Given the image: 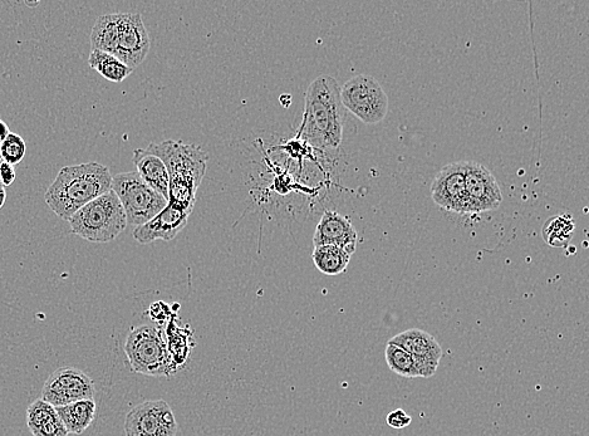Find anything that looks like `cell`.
Here are the masks:
<instances>
[{
  "instance_id": "cell-26",
  "label": "cell",
  "mask_w": 589,
  "mask_h": 436,
  "mask_svg": "<svg viewBox=\"0 0 589 436\" xmlns=\"http://www.w3.org/2000/svg\"><path fill=\"white\" fill-rule=\"evenodd\" d=\"M16 178L17 174L14 166L4 163L3 161L2 165H0V181H2L4 188H6V186H11L14 181H16Z\"/></svg>"
},
{
  "instance_id": "cell-10",
  "label": "cell",
  "mask_w": 589,
  "mask_h": 436,
  "mask_svg": "<svg viewBox=\"0 0 589 436\" xmlns=\"http://www.w3.org/2000/svg\"><path fill=\"white\" fill-rule=\"evenodd\" d=\"M469 214L492 212L503 203L502 189L492 171L475 161H464Z\"/></svg>"
},
{
  "instance_id": "cell-1",
  "label": "cell",
  "mask_w": 589,
  "mask_h": 436,
  "mask_svg": "<svg viewBox=\"0 0 589 436\" xmlns=\"http://www.w3.org/2000/svg\"><path fill=\"white\" fill-rule=\"evenodd\" d=\"M345 107L341 102V87L335 78L319 76L307 88L304 112L298 139L313 148L335 150L343 139Z\"/></svg>"
},
{
  "instance_id": "cell-8",
  "label": "cell",
  "mask_w": 589,
  "mask_h": 436,
  "mask_svg": "<svg viewBox=\"0 0 589 436\" xmlns=\"http://www.w3.org/2000/svg\"><path fill=\"white\" fill-rule=\"evenodd\" d=\"M124 429L126 436H176L179 426L166 401L151 400L129 411Z\"/></svg>"
},
{
  "instance_id": "cell-21",
  "label": "cell",
  "mask_w": 589,
  "mask_h": 436,
  "mask_svg": "<svg viewBox=\"0 0 589 436\" xmlns=\"http://www.w3.org/2000/svg\"><path fill=\"white\" fill-rule=\"evenodd\" d=\"M88 65L92 70L100 73L103 78H106L107 81L117 83L125 81L134 72L132 68L126 66L116 56L101 51H91Z\"/></svg>"
},
{
  "instance_id": "cell-7",
  "label": "cell",
  "mask_w": 589,
  "mask_h": 436,
  "mask_svg": "<svg viewBox=\"0 0 589 436\" xmlns=\"http://www.w3.org/2000/svg\"><path fill=\"white\" fill-rule=\"evenodd\" d=\"M341 102L363 124L376 125L389 112V96L376 78L358 75L341 88Z\"/></svg>"
},
{
  "instance_id": "cell-3",
  "label": "cell",
  "mask_w": 589,
  "mask_h": 436,
  "mask_svg": "<svg viewBox=\"0 0 589 436\" xmlns=\"http://www.w3.org/2000/svg\"><path fill=\"white\" fill-rule=\"evenodd\" d=\"M73 234L92 243H109L124 232L127 218L114 191H107L73 214L70 220Z\"/></svg>"
},
{
  "instance_id": "cell-25",
  "label": "cell",
  "mask_w": 589,
  "mask_h": 436,
  "mask_svg": "<svg viewBox=\"0 0 589 436\" xmlns=\"http://www.w3.org/2000/svg\"><path fill=\"white\" fill-rule=\"evenodd\" d=\"M412 418L405 410L396 409L387 415L386 423L394 429H404L411 424Z\"/></svg>"
},
{
  "instance_id": "cell-2",
  "label": "cell",
  "mask_w": 589,
  "mask_h": 436,
  "mask_svg": "<svg viewBox=\"0 0 589 436\" xmlns=\"http://www.w3.org/2000/svg\"><path fill=\"white\" fill-rule=\"evenodd\" d=\"M111 186V171L105 165L86 163L66 166L49 186L44 200L58 218L68 222L78 210L110 191Z\"/></svg>"
},
{
  "instance_id": "cell-17",
  "label": "cell",
  "mask_w": 589,
  "mask_h": 436,
  "mask_svg": "<svg viewBox=\"0 0 589 436\" xmlns=\"http://www.w3.org/2000/svg\"><path fill=\"white\" fill-rule=\"evenodd\" d=\"M134 161L137 174L150 188L154 189L169 202V173L165 164L157 156L147 153L145 149L135 150Z\"/></svg>"
},
{
  "instance_id": "cell-4",
  "label": "cell",
  "mask_w": 589,
  "mask_h": 436,
  "mask_svg": "<svg viewBox=\"0 0 589 436\" xmlns=\"http://www.w3.org/2000/svg\"><path fill=\"white\" fill-rule=\"evenodd\" d=\"M125 354L131 370L136 374L163 377L176 372V364L170 355L164 333L154 326L132 328L126 338Z\"/></svg>"
},
{
  "instance_id": "cell-23",
  "label": "cell",
  "mask_w": 589,
  "mask_h": 436,
  "mask_svg": "<svg viewBox=\"0 0 589 436\" xmlns=\"http://www.w3.org/2000/svg\"><path fill=\"white\" fill-rule=\"evenodd\" d=\"M385 359L387 366L396 375L407 377V379H416L417 372L409 352L402 349V347L390 344L387 342L385 350Z\"/></svg>"
},
{
  "instance_id": "cell-30",
  "label": "cell",
  "mask_w": 589,
  "mask_h": 436,
  "mask_svg": "<svg viewBox=\"0 0 589 436\" xmlns=\"http://www.w3.org/2000/svg\"><path fill=\"white\" fill-rule=\"evenodd\" d=\"M3 163V159H2V155H0V165H2Z\"/></svg>"
},
{
  "instance_id": "cell-24",
  "label": "cell",
  "mask_w": 589,
  "mask_h": 436,
  "mask_svg": "<svg viewBox=\"0 0 589 436\" xmlns=\"http://www.w3.org/2000/svg\"><path fill=\"white\" fill-rule=\"evenodd\" d=\"M26 153V141L14 132H9L7 139L0 145V155H2L4 163L12 166L21 164Z\"/></svg>"
},
{
  "instance_id": "cell-9",
  "label": "cell",
  "mask_w": 589,
  "mask_h": 436,
  "mask_svg": "<svg viewBox=\"0 0 589 436\" xmlns=\"http://www.w3.org/2000/svg\"><path fill=\"white\" fill-rule=\"evenodd\" d=\"M95 394V384L91 377L72 366L57 369L42 387V400L55 408L93 399Z\"/></svg>"
},
{
  "instance_id": "cell-5",
  "label": "cell",
  "mask_w": 589,
  "mask_h": 436,
  "mask_svg": "<svg viewBox=\"0 0 589 436\" xmlns=\"http://www.w3.org/2000/svg\"><path fill=\"white\" fill-rule=\"evenodd\" d=\"M145 150L163 161L168 169L169 184H186L195 190L199 189L206 173L208 155L198 145L166 140L152 142Z\"/></svg>"
},
{
  "instance_id": "cell-11",
  "label": "cell",
  "mask_w": 589,
  "mask_h": 436,
  "mask_svg": "<svg viewBox=\"0 0 589 436\" xmlns=\"http://www.w3.org/2000/svg\"><path fill=\"white\" fill-rule=\"evenodd\" d=\"M389 342L409 352L414 360L417 376L427 379L438 371L443 349L429 332L411 328L392 337Z\"/></svg>"
},
{
  "instance_id": "cell-29",
  "label": "cell",
  "mask_w": 589,
  "mask_h": 436,
  "mask_svg": "<svg viewBox=\"0 0 589 436\" xmlns=\"http://www.w3.org/2000/svg\"><path fill=\"white\" fill-rule=\"evenodd\" d=\"M2 189H6V188H4L2 181H0V190H2Z\"/></svg>"
},
{
  "instance_id": "cell-19",
  "label": "cell",
  "mask_w": 589,
  "mask_h": 436,
  "mask_svg": "<svg viewBox=\"0 0 589 436\" xmlns=\"http://www.w3.org/2000/svg\"><path fill=\"white\" fill-rule=\"evenodd\" d=\"M120 13L107 14L97 18L91 33L92 51H101L114 55L119 37Z\"/></svg>"
},
{
  "instance_id": "cell-20",
  "label": "cell",
  "mask_w": 589,
  "mask_h": 436,
  "mask_svg": "<svg viewBox=\"0 0 589 436\" xmlns=\"http://www.w3.org/2000/svg\"><path fill=\"white\" fill-rule=\"evenodd\" d=\"M314 266L326 276H338L346 272L350 264V254L335 246L314 247L312 254Z\"/></svg>"
},
{
  "instance_id": "cell-6",
  "label": "cell",
  "mask_w": 589,
  "mask_h": 436,
  "mask_svg": "<svg viewBox=\"0 0 589 436\" xmlns=\"http://www.w3.org/2000/svg\"><path fill=\"white\" fill-rule=\"evenodd\" d=\"M111 190L125 210L127 224L136 227L149 222L169 204L163 195L142 180L137 171L112 176Z\"/></svg>"
},
{
  "instance_id": "cell-15",
  "label": "cell",
  "mask_w": 589,
  "mask_h": 436,
  "mask_svg": "<svg viewBox=\"0 0 589 436\" xmlns=\"http://www.w3.org/2000/svg\"><path fill=\"white\" fill-rule=\"evenodd\" d=\"M189 217V213L169 203L156 217L137 227L134 238L141 244H150L156 240L169 242L188 225Z\"/></svg>"
},
{
  "instance_id": "cell-14",
  "label": "cell",
  "mask_w": 589,
  "mask_h": 436,
  "mask_svg": "<svg viewBox=\"0 0 589 436\" xmlns=\"http://www.w3.org/2000/svg\"><path fill=\"white\" fill-rule=\"evenodd\" d=\"M357 230L351 220L335 210H326L313 235L314 247L335 246L352 256L357 247Z\"/></svg>"
},
{
  "instance_id": "cell-28",
  "label": "cell",
  "mask_w": 589,
  "mask_h": 436,
  "mask_svg": "<svg viewBox=\"0 0 589 436\" xmlns=\"http://www.w3.org/2000/svg\"><path fill=\"white\" fill-rule=\"evenodd\" d=\"M7 200V191L6 189H2L0 190V209L3 208L4 203H6Z\"/></svg>"
},
{
  "instance_id": "cell-27",
  "label": "cell",
  "mask_w": 589,
  "mask_h": 436,
  "mask_svg": "<svg viewBox=\"0 0 589 436\" xmlns=\"http://www.w3.org/2000/svg\"><path fill=\"white\" fill-rule=\"evenodd\" d=\"M9 132H11V130H9V127L6 124V122L0 120V145H2L4 140L7 139Z\"/></svg>"
},
{
  "instance_id": "cell-22",
  "label": "cell",
  "mask_w": 589,
  "mask_h": 436,
  "mask_svg": "<svg viewBox=\"0 0 589 436\" xmlns=\"http://www.w3.org/2000/svg\"><path fill=\"white\" fill-rule=\"evenodd\" d=\"M576 224L571 215H556L547 220L543 227V238L548 246L567 248L574 235Z\"/></svg>"
},
{
  "instance_id": "cell-13",
  "label": "cell",
  "mask_w": 589,
  "mask_h": 436,
  "mask_svg": "<svg viewBox=\"0 0 589 436\" xmlns=\"http://www.w3.org/2000/svg\"><path fill=\"white\" fill-rule=\"evenodd\" d=\"M431 198L448 212L469 214L464 161L446 165L439 171L431 185Z\"/></svg>"
},
{
  "instance_id": "cell-16",
  "label": "cell",
  "mask_w": 589,
  "mask_h": 436,
  "mask_svg": "<svg viewBox=\"0 0 589 436\" xmlns=\"http://www.w3.org/2000/svg\"><path fill=\"white\" fill-rule=\"evenodd\" d=\"M27 425L33 436H68V431L55 406L42 399L29 405Z\"/></svg>"
},
{
  "instance_id": "cell-12",
  "label": "cell",
  "mask_w": 589,
  "mask_h": 436,
  "mask_svg": "<svg viewBox=\"0 0 589 436\" xmlns=\"http://www.w3.org/2000/svg\"><path fill=\"white\" fill-rule=\"evenodd\" d=\"M149 33L139 13H120L119 37L115 56L135 70L150 51Z\"/></svg>"
},
{
  "instance_id": "cell-18",
  "label": "cell",
  "mask_w": 589,
  "mask_h": 436,
  "mask_svg": "<svg viewBox=\"0 0 589 436\" xmlns=\"http://www.w3.org/2000/svg\"><path fill=\"white\" fill-rule=\"evenodd\" d=\"M68 434L81 435L90 428L96 418L97 405L95 400H81L76 403L56 408Z\"/></svg>"
}]
</instances>
